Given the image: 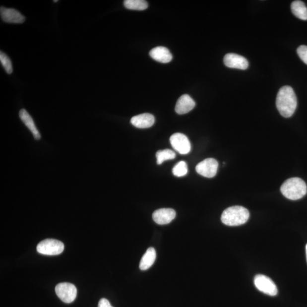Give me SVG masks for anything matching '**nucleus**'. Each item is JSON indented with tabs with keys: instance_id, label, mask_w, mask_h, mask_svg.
Segmentation results:
<instances>
[{
	"instance_id": "nucleus-1",
	"label": "nucleus",
	"mask_w": 307,
	"mask_h": 307,
	"mask_svg": "<svg viewBox=\"0 0 307 307\" xmlns=\"http://www.w3.org/2000/svg\"><path fill=\"white\" fill-rule=\"evenodd\" d=\"M278 111L283 117L292 116L297 107V99L293 88L284 86L279 89L276 100Z\"/></svg>"
},
{
	"instance_id": "nucleus-2",
	"label": "nucleus",
	"mask_w": 307,
	"mask_h": 307,
	"mask_svg": "<svg viewBox=\"0 0 307 307\" xmlns=\"http://www.w3.org/2000/svg\"><path fill=\"white\" fill-rule=\"evenodd\" d=\"M283 195L291 200H297L304 197L307 192V186L304 181L299 178H292L282 185Z\"/></svg>"
},
{
	"instance_id": "nucleus-3",
	"label": "nucleus",
	"mask_w": 307,
	"mask_h": 307,
	"mask_svg": "<svg viewBox=\"0 0 307 307\" xmlns=\"http://www.w3.org/2000/svg\"><path fill=\"white\" fill-rule=\"evenodd\" d=\"M249 217V212L246 208L242 206H233L225 210L221 220L224 224L235 227L246 224Z\"/></svg>"
},
{
	"instance_id": "nucleus-4",
	"label": "nucleus",
	"mask_w": 307,
	"mask_h": 307,
	"mask_svg": "<svg viewBox=\"0 0 307 307\" xmlns=\"http://www.w3.org/2000/svg\"><path fill=\"white\" fill-rule=\"evenodd\" d=\"M63 243L55 239H46L38 244L37 250L39 253L47 255H59L63 251Z\"/></svg>"
},
{
	"instance_id": "nucleus-5",
	"label": "nucleus",
	"mask_w": 307,
	"mask_h": 307,
	"mask_svg": "<svg viewBox=\"0 0 307 307\" xmlns=\"http://www.w3.org/2000/svg\"><path fill=\"white\" fill-rule=\"evenodd\" d=\"M56 293L62 302L67 304L74 301L77 296L76 287L69 283H59L56 287Z\"/></svg>"
},
{
	"instance_id": "nucleus-6",
	"label": "nucleus",
	"mask_w": 307,
	"mask_h": 307,
	"mask_svg": "<svg viewBox=\"0 0 307 307\" xmlns=\"http://www.w3.org/2000/svg\"><path fill=\"white\" fill-rule=\"evenodd\" d=\"M254 282L256 288L261 292L272 297L278 294L277 287L269 277L258 274L255 276Z\"/></svg>"
},
{
	"instance_id": "nucleus-7",
	"label": "nucleus",
	"mask_w": 307,
	"mask_h": 307,
	"mask_svg": "<svg viewBox=\"0 0 307 307\" xmlns=\"http://www.w3.org/2000/svg\"><path fill=\"white\" fill-rule=\"evenodd\" d=\"M219 163L216 159L207 158L200 162L196 167V170L198 174L201 176L212 178L215 177Z\"/></svg>"
},
{
	"instance_id": "nucleus-8",
	"label": "nucleus",
	"mask_w": 307,
	"mask_h": 307,
	"mask_svg": "<svg viewBox=\"0 0 307 307\" xmlns=\"http://www.w3.org/2000/svg\"><path fill=\"white\" fill-rule=\"evenodd\" d=\"M171 145L177 152L186 154L191 151V143L186 136L182 133H175L170 137Z\"/></svg>"
},
{
	"instance_id": "nucleus-9",
	"label": "nucleus",
	"mask_w": 307,
	"mask_h": 307,
	"mask_svg": "<svg viewBox=\"0 0 307 307\" xmlns=\"http://www.w3.org/2000/svg\"><path fill=\"white\" fill-rule=\"evenodd\" d=\"M224 63L227 67L240 69H246L248 67V62L246 58L238 54L229 53L224 57Z\"/></svg>"
},
{
	"instance_id": "nucleus-10",
	"label": "nucleus",
	"mask_w": 307,
	"mask_h": 307,
	"mask_svg": "<svg viewBox=\"0 0 307 307\" xmlns=\"http://www.w3.org/2000/svg\"><path fill=\"white\" fill-rule=\"evenodd\" d=\"M176 212L171 208H162L155 211L153 214V219L159 225H166L170 223L176 218Z\"/></svg>"
},
{
	"instance_id": "nucleus-11",
	"label": "nucleus",
	"mask_w": 307,
	"mask_h": 307,
	"mask_svg": "<svg viewBox=\"0 0 307 307\" xmlns=\"http://www.w3.org/2000/svg\"><path fill=\"white\" fill-rule=\"evenodd\" d=\"M2 20L7 23H21L25 21V17L14 9L1 7L0 9Z\"/></svg>"
},
{
	"instance_id": "nucleus-12",
	"label": "nucleus",
	"mask_w": 307,
	"mask_h": 307,
	"mask_svg": "<svg viewBox=\"0 0 307 307\" xmlns=\"http://www.w3.org/2000/svg\"><path fill=\"white\" fill-rule=\"evenodd\" d=\"M195 107V102L188 95H184L178 99L176 111L179 115H184L191 111Z\"/></svg>"
},
{
	"instance_id": "nucleus-13",
	"label": "nucleus",
	"mask_w": 307,
	"mask_h": 307,
	"mask_svg": "<svg viewBox=\"0 0 307 307\" xmlns=\"http://www.w3.org/2000/svg\"><path fill=\"white\" fill-rule=\"evenodd\" d=\"M131 123L139 129H146L154 125L155 118L150 114H143L135 116L131 119Z\"/></svg>"
},
{
	"instance_id": "nucleus-14",
	"label": "nucleus",
	"mask_w": 307,
	"mask_h": 307,
	"mask_svg": "<svg viewBox=\"0 0 307 307\" xmlns=\"http://www.w3.org/2000/svg\"><path fill=\"white\" fill-rule=\"evenodd\" d=\"M150 56L155 61L160 63H169L173 59V56L169 50L165 47H157L151 50Z\"/></svg>"
},
{
	"instance_id": "nucleus-15",
	"label": "nucleus",
	"mask_w": 307,
	"mask_h": 307,
	"mask_svg": "<svg viewBox=\"0 0 307 307\" xmlns=\"http://www.w3.org/2000/svg\"><path fill=\"white\" fill-rule=\"evenodd\" d=\"M19 118L22 120L23 123L28 128L29 130L32 132L33 137L36 140L40 139L41 134L38 131L36 124H35L32 117L28 114L25 110H21L19 113Z\"/></svg>"
},
{
	"instance_id": "nucleus-16",
	"label": "nucleus",
	"mask_w": 307,
	"mask_h": 307,
	"mask_svg": "<svg viewBox=\"0 0 307 307\" xmlns=\"http://www.w3.org/2000/svg\"><path fill=\"white\" fill-rule=\"evenodd\" d=\"M156 251L153 247H149L144 255H143L139 263V268L141 270H146L152 266L156 259Z\"/></svg>"
},
{
	"instance_id": "nucleus-17",
	"label": "nucleus",
	"mask_w": 307,
	"mask_h": 307,
	"mask_svg": "<svg viewBox=\"0 0 307 307\" xmlns=\"http://www.w3.org/2000/svg\"><path fill=\"white\" fill-rule=\"evenodd\" d=\"M291 8L295 16L302 20H307V7L304 2L299 0L294 1L291 3Z\"/></svg>"
},
{
	"instance_id": "nucleus-18",
	"label": "nucleus",
	"mask_w": 307,
	"mask_h": 307,
	"mask_svg": "<svg viewBox=\"0 0 307 307\" xmlns=\"http://www.w3.org/2000/svg\"><path fill=\"white\" fill-rule=\"evenodd\" d=\"M123 4L126 9L134 10H144L148 7V3L144 0H125Z\"/></svg>"
},
{
	"instance_id": "nucleus-19",
	"label": "nucleus",
	"mask_w": 307,
	"mask_h": 307,
	"mask_svg": "<svg viewBox=\"0 0 307 307\" xmlns=\"http://www.w3.org/2000/svg\"><path fill=\"white\" fill-rule=\"evenodd\" d=\"M176 157V154L173 151L169 149L159 150L156 154L157 164L161 165L165 161L174 159Z\"/></svg>"
},
{
	"instance_id": "nucleus-20",
	"label": "nucleus",
	"mask_w": 307,
	"mask_h": 307,
	"mask_svg": "<svg viewBox=\"0 0 307 307\" xmlns=\"http://www.w3.org/2000/svg\"><path fill=\"white\" fill-rule=\"evenodd\" d=\"M188 173V168L186 163L184 161L178 162L173 169V173L175 176L182 177L185 176Z\"/></svg>"
},
{
	"instance_id": "nucleus-21",
	"label": "nucleus",
	"mask_w": 307,
	"mask_h": 307,
	"mask_svg": "<svg viewBox=\"0 0 307 307\" xmlns=\"http://www.w3.org/2000/svg\"><path fill=\"white\" fill-rule=\"evenodd\" d=\"M0 61L6 73L11 74L13 72L12 63L10 58L2 52L0 53Z\"/></svg>"
},
{
	"instance_id": "nucleus-22",
	"label": "nucleus",
	"mask_w": 307,
	"mask_h": 307,
	"mask_svg": "<svg viewBox=\"0 0 307 307\" xmlns=\"http://www.w3.org/2000/svg\"><path fill=\"white\" fill-rule=\"evenodd\" d=\"M297 53L301 60L307 64V46L302 45L297 49Z\"/></svg>"
},
{
	"instance_id": "nucleus-23",
	"label": "nucleus",
	"mask_w": 307,
	"mask_h": 307,
	"mask_svg": "<svg viewBox=\"0 0 307 307\" xmlns=\"http://www.w3.org/2000/svg\"><path fill=\"white\" fill-rule=\"evenodd\" d=\"M98 307H113L107 299L103 298L99 302Z\"/></svg>"
},
{
	"instance_id": "nucleus-24",
	"label": "nucleus",
	"mask_w": 307,
	"mask_h": 307,
	"mask_svg": "<svg viewBox=\"0 0 307 307\" xmlns=\"http://www.w3.org/2000/svg\"><path fill=\"white\" fill-rule=\"evenodd\" d=\"M306 258H307V244L306 247Z\"/></svg>"
},
{
	"instance_id": "nucleus-25",
	"label": "nucleus",
	"mask_w": 307,
	"mask_h": 307,
	"mask_svg": "<svg viewBox=\"0 0 307 307\" xmlns=\"http://www.w3.org/2000/svg\"><path fill=\"white\" fill-rule=\"evenodd\" d=\"M58 1H54L53 2H58Z\"/></svg>"
}]
</instances>
